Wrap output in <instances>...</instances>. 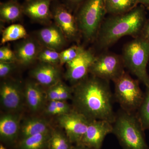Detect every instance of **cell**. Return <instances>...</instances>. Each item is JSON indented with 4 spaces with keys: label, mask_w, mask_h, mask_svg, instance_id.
Returning a JSON list of instances; mask_svg holds the SVG:
<instances>
[{
    "label": "cell",
    "mask_w": 149,
    "mask_h": 149,
    "mask_svg": "<svg viewBox=\"0 0 149 149\" xmlns=\"http://www.w3.org/2000/svg\"><path fill=\"white\" fill-rule=\"evenodd\" d=\"M109 81L91 75L73 86L72 109L89 120H106L113 123V94Z\"/></svg>",
    "instance_id": "cell-1"
},
{
    "label": "cell",
    "mask_w": 149,
    "mask_h": 149,
    "mask_svg": "<svg viewBox=\"0 0 149 149\" xmlns=\"http://www.w3.org/2000/svg\"><path fill=\"white\" fill-rule=\"evenodd\" d=\"M146 20L143 6H137L126 13L111 15L105 19L96 39L99 47L108 48L125 36L135 38L140 36Z\"/></svg>",
    "instance_id": "cell-2"
},
{
    "label": "cell",
    "mask_w": 149,
    "mask_h": 149,
    "mask_svg": "<svg viewBox=\"0 0 149 149\" xmlns=\"http://www.w3.org/2000/svg\"><path fill=\"white\" fill-rule=\"evenodd\" d=\"M112 125V133L123 149H149L145 130L136 113H129L120 109L116 114Z\"/></svg>",
    "instance_id": "cell-3"
},
{
    "label": "cell",
    "mask_w": 149,
    "mask_h": 149,
    "mask_svg": "<svg viewBox=\"0 0 149 149\" xmlns=\"http://www.w3.org/2000/svg\"><path fill=\"white\" fill-rule=\"evenodd\" d=\"M107 13L106 0H86L78 7L74 17L85 41L96 40Z\"/></svg>",
    "instance_id": "cell-4"
},
{
    "label": "cell",
    "mask_w": 149,
    "mask_h": 149,
    "mask_svg": "<svg viewBox=\"0 0 149 149\" xmlns=\"http://www.w3.org/2000/svg\"><path fill=\"white\" fill-rule=\"evenodd\" d=\"M122 56L125 67L146 87L149 86L147 66L149 61V42L141 36L125 44Z\"/></svg>",
    "instance_id": "cell-5"
},
{
    "label": "cell",
    "mask_w": 149,
    "mask_h": 149,
    "mask_svg": "<svg viewBox=\"0 0 149 149\" xmlns=\"http://www.w3.org/2000/svg\"><path fill=\"white\" fill-rule=\"evenodd\" d=\"M113 82V96L121 109L129 113H136L144 97V93L139 85V80L133 79L125 71Z\"/></svg>",
    "instance_id": "cell-6"
},
{
    "label": "cell",
    "mask_w": 149,
    "mask_h": 149,
    "mask_svg": "<svg viewBox=\"0 0 149 149\" xmlns=\"http://www.w3.org/2000/svg\"><path fill=\"white\" fill-rule=\"evenodd\" d=\"M122 56L111 52H104L96 56L90 74L101 79L113 82L125 71Z\"/></svg>",
    "instance_id": "cell-7"
},
{
    "label": "cell",
    "mask_w": 149,
    "mask_h": 149,
    "mask_svg": "<svg viewBox=\"0 0 149 149\" xmlns=\"http://www.w3.org/2000/svg\"><path fill=\"white\" fill-rule=\"evenodd\" d=\"M58 120L71 143L75 145L81 142L90 122L85 116L73 109L68 113L58 116Z\"/></svg>",
    "instance_id": "cell-8"
},
{
    "label": "cell",
    "mask_w": 149,
    "mask_h": 149,
    "mask_svg": "<svg viewBox=\"0 0 149 149\" xmlns=\"http://www.w3.org/2000/svg\"><path fill=\"white\" fill-rule=\"evenodd\" d=\"M0 99L2 107L10 113H15L22 109L24 99V90L19 82L7 80L1 83Z\"/></svg>",
    "instance_id": "cell-9"
},
{
    "label": "cell",
    "mask_w": 149,
    "mask_h": 149,
    "mask_svg": "<svg viewBox=\"0 0 149 149\" xmlns=\"http://www.w3.org/2000/svg\"><path fill=\"white\" fill-rule=\"evenodd\" d=\"M95 58L92 51L83 49L74 60L67 63L66 79L74 85L84 80L90 73Z\"/></svg>",
    "instance_id": "cell-10"
},
{
    "label": "cell",
    "mask_w": 149,
    "mask_h": 149,
    "mask_svg": "<svg viewBox=\"0 0 149 149\" xmlns=\"http://www.w3.org/2000/svg\"><path fill=\"white\" fill-rule=\"evenodd\" d=\"M55 24L63 32L67 40H75L80 35L75 17L65 5L57 3L51 8Z\"/></svg>",
    "instance_id": "cell-11"
},
{
    "label": "cell",
    "mask_w": 149,
    "mask_h": 149,
    "mask_svg": "<svg viewBox=\"0 0 149 149\" xmlns=\"http://www.w3.org/2000/svg\"><path fill=\"white\" fill-rule=\"evenodd\" d=\"M112 123L106 120H90L80 143L92 149H101L107 135L112 133Z\"/></svg>",
    "instance_id": "cell-12"
},
{
    "label": "cell",
    "mask_w": 149,
    "mask_h": 149,
    "mask_svg": "<svg viewBox=\"0 0 149 149\" xmlns=\"http://www.w3.org/2000/svg\"><path fill=\"white\" fill-rule=\"evenodd\" d=\"M52 1L25 0L22 5L23 13L34 21L47 24L53 19Z\"/></svg>",
    "instance_id": "cell-13"
},
{
    "label": "cell",
    "mask_w": 149,
    "mask_h": 149,
    "mask_svg": "<svg viewBox=\"0 0 149 149\" xmlns=\"http://www.w3.org/2000/svg\"><path fill=\"white\" fill-rule=\"evenodd\" d=\"M20 116L14 113L1 116L0 118V138L6 143H15L19 136Z\"/></svg>",
    "instance_id": "cell-14"
},
{
    "label": "cell",
    "mask_w": 149,
    "mask_h": 149,
    "mask_svg": "<svg viewBox=\"0 0 149 149\" xmlns=\"http://www.w3.org/2000/svg\"><path fill=\"white\" fill-rule=\"evenodd\" d=\"M38 37L40 42L45 47L56 51L64 47L67 40L61 29L56 24L40 29Z\"/></svg>",
    "instance_id": "cell-15"
},
{
    "label": "cell",
    "mask_w": 149,
    "mask_h": 149,
    "mask_svg": "<svg viewBox=\"0 0 149 149\" xmlns=\"http://www.w3.org/2000/svg\"><path fill=\"white\" fill-rule=\"evenodd\" d=\"M41 63L30 72L38 84L49 88L61 81L60 71L55 65Z\"/></svg>",
    "instance_id": "cell-16"
},
{
    "label": "cell",
    "mask_w": 149,
    "mask_h": 149,
    "mask_svg": "<svg viewBox=\"0 0 149 149\" xmlns=\"http://www.w3.org/2000/svg\"><path fill=\"white\" fill-rule=\"evenodd\" d=\"M41 50L37 41L27 37L16 46L14 53L17 62L23 65H29L37 59Z\"/></svg>",
    "instance_id": "cell-17"
},
{
    "label": "cell",
    "mask_w": 149,
    "mask_h": 149,
    "mask_svg": "<svg viewBox=\"0 0 149 149\" xmlns=\"http://www.w3.org/2000/svg\"><path fill=\"white\" fill-rule=\"evenodd\" d=\"M41 85L32 82H29L25 85L24 90V99L31 111L38 112L44 107L46 93L44 92Z\"/></svg>",
    "instance_id": "cell-18"
},
{
    "label": "cell",
    "mask_w": 149,
    "mask_h": 149,
    "mask_svg": "<svg viewBox=\"0 0 149 149\" xmlns=\"http://www.w3.org/2000/svg\"><path fill=\"white\" fill-rule=\"evenodd\" d=\"M52 130L49 123L44 118L34 117L27 118L20 125V140L39 133L50 132Z\"/></svg>",
    "instance_id": "cell-19"
},
{
    "label": "cell",
    "mask_w": 149,
    "mask_h": 149,
    "mask_svg": "<svg viewBox=\"0 0 149 149\" xmlns=\"http://www.w3.org/2000/svg\"><path fill=\"white\" fill-rule=\"evenodd\" d=\"M23 13L22 5L17 0H10L0 5V19L3 22L10 23L18 21Z\"/></svg>",
    "instance_id": "cell-20"
},
{
    "label": "cell",
    "mask_w": 149,
    "mask_h": 149,
    "mask_svg": "<svg viewBox=\"0 0 149 149\" xmlns=\"http://www.w3.org/2000/svg\"><path fill=\"white\" fill-rule=\"evenodd\" d=\"M52 130L50 132L39 133L22 139L19 143L18 149H47Z\"/></svg>",
    "instance_id": "cell-21"
},
{
    "label": "cell",
    "mask_w": 149,
    "mask_h": 149,
    "mask_svg": "<svg viewBox=\"0 0 149 149\" xmlns=\"http://www.w3.org/2000/svg\"><path fill=\"white\" fill-rule=\"evenodd\" d=\"M138 0H106L107 13L118 15L128 12L137 6Z\"/></svg>",
    "instance_id": "cell-22"
},
{
    "label": "cell",
    "mask_w": 149,
    "mask_h": 149,
    "mask_svg": "<svg viewBox=\"0 0 149 149\" xmlns=\"http://www.w3.org/2000/svg\"><path fill=\"white\" fill-rule=\"evenodd\" d=\"M28 37L26 29L20 24H11L4 29L2 34L1 44L24 39Z\"/></svg>",
    "instance_id": "cell-23"
},
{
    "label": "cell",
    "mask_w": 149,
    "mask_h": 149,
    "mask_svg": "<svg viewBox=\"0 0 149 149\" xmlns=\"http://www.w3.org/2000/svg\"><path fill=\"white\" fill-rule=\"evenodd\" d=\"M65 133L57 130H52L48 142L47 149H70L72 146Z\"/></svg>",
    "instance_id": "cell-24"
},
{
    "label": "cell",
    "mask_w": 149,
    "mask_h": 149,
    "mask_svg": "<svg viewBox=\"0 0 149 149\" xmlns=\"http://www.w3.org/2000/svg\"><path fill=\"white\" fill-rule=\"evenodd\" d=\"M136 114L144 130H149V86L146 87L143 100Z\"/></svg>",
    "instance_id": "cell-25"
},
{
    "label": "cell",
    "mask_w": 149,
    "mask_h": 149,
    "mask_svg": "<svg viewBox=\"0 0 149 149\" xmlns=\"http://www.w3.org/2000/svg\"><path fill=\"white\" fill-rule=\"evenodd\" d=\"M37 59L41 62L56 65L60 63V53L58 51L45 47L40 50Z\"/></svg>",
    "instance_id": "cell-26"
},
{
    "label": "cell",
    "mask_w": 149,
    "mask_h": 149,
    "mask_svg": "<svg viewBox=\"0 0 149 149\" xmlns=\"http://www.w3.org/2000/svg\"><path fill=\"white\" fill-rule=\"evenodd\" d=\"M84 49L80 46L74 45L68 48L60 53V63L67 64L74 60Z\"/></svg>",
    "instance_id": "cell-27"
},
{
    "label": "cell",
    "mask_w": 149,
    "mask_h": 149,
    "mask_svg": "<svg viewBox=\"0 0 149 149\" xmlns=\"http://www.w3.org/2000/svg\"><path fill=\"white\" fill-rule=\"evenodd\" d=\"M0 61L16 62L17 59L14 52L12 50L8 47H2L0 48Z\"/></svg>",
    "instance_id": "cell-28"
},
{
    "label": "cell",
    "mask_w": 149,
    "mask_h": 149,
    "mask_svg": "<svg viewBox=\"0 0 149 149\" xmlns=\"http://www.w3.org/2000/svg\"><path fill=\"white\" fill-rule=\"evenodd\" d=\"M63 82L59 81L55 85L49 87L46 92L47 99L49 101H58Z\"/></svg>",
    "instance_id": "cell-29"
},
{
    "label": "cell",
    "mask_w": 149,
    "mask_h": 149,
    "mask_svg": "<svg viewBox=\"0 0 149 149\" xmlns=\"http://www.w3.org/2000/svg\"><path fill=\"white\" fill-rule=\"evenodd\" d=\"M15 63L4 62L0 61V77L5 78L8 77L15 69Z\"/></svg>",
    "instance_id": "cell-30"
},
{
    "label": "cell",
    "mask_w": 149,
    "mask_h": 149,
    "mask_svg": "<svg viewBox=\"0 0 149 149\" xmlns=\"http://www.w3.org/2000/svg\"><path fill=\"white\" fill-rule=\"evenodd\" d=\"M47 114L49 115L59 116L63 115L61 111L56 105L55 101H49V103L47 105L45 110Z\"/></svg>",
    "instance_id": "cell-31"
},
{
    "label": "cell",
    "mask_w": 149,
    "mask_h": 149,
    "mask_svg": "<svg viewBox=\"0 0 149 149\" xmlns=\"http://www.w3.org/2000/svg\"><path fill=\"white\" fill-rule=\"evenodd\" d=\"M140 36L149 42V19H147Z\"/></svg>",
    "instance_id": "cell-32"
},
{
    "label": "cell",
    "mask_w": 149,
    "mask_h": 149,
    "mask_svg": "<svg viewBox=\"0 0 149 149\" xmlns=\"http://www.w3.org/2000/svg\"><path fill=\"white\" fill-rule=\"evenodd\" d=\"M66 4V6L68 8H74L76 6H78L84 2L86 0H63Z\"/></svg>",
    "instance_id": "cell-33"
},
{
    "label": "cell",
    "mask_w": 149,
    "mask_h": 149,
    "mask_svg": "<svg viewBox=\"0 0 149 149\" xmlns=\"http://www.w3.org/2000/svg\"><path fill=\"white\" fill-rule=\"evenodd\" d=\"M70 149H92L87 146L82 145V144H76L75 146H73Z\"/></svg>",
    "instance_id": "cell-34"
},
{
    "label": "cell",
    "mask_w": 149,
    "mask_h": 149,
    "mask_svg": "<svg viewBox=\"0 0 149 149\" xmlns=\"http://www.w3.org/2000/svg\"><path fill=\"white\" fill-rule=\"evenodd\" d=\"M138 3L149 9V0H138Z\"/></svg>",
    "instance_id": "cell-35"
},
{
    "label": "cell",
    "mask_w": 149,
    "mask_h": 149,
    "mask_svg": "<svg viewBox=\"0 0 149 149\" xmlns=\"http://www.w3.org/2000/svg\"><path fill=\"white\" fill-rule=\"evenodd\" d=\"M0 149H8L6 148H5V147H4L3 146V145H1V146H0Z\"/></svg>",
    "instance_id": "cell-36"
}]
</instances>
